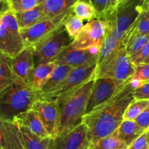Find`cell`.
Segmentation results:
<instances>
[{"label":"cell","mask_w":149,"mask_h":149,"mask_svg":"<svg viewBox=\"0 0 149 149\" xmlns=\"http://www.w3.org/2000/svg\"><path fill=\"white\" fill-rule=\"evenodd\" d=\"M139 84H135L131 80L114 97L83 117L90 145L112 135L118 129L128 106L135 100L133 91Z\"/></svg>","instance_id":"cell-1"},{"label":"cell","mask_w":149,"mask_h":149,"mask_svg":"<svg viewBox=\"0 0 149 149\" xmlns=\"http://www.w3.org/2000/svg\"><path fill=\"white\" fill-rule=\"evenodd\" d=\"M39 100V92L22 80L0 92V120L14 121L19 114L32 109Z\"/></svg>","instance_id":"cell-2"},{"label":"cell","mask_w":149,"mask_h":149,"mask_svg":"<svg viewBox=\"0 0 149 149\" xmlns=\"http://www.w3.org/2000/svg\"><path fill=\"white\" fill-rule=\"evenodd\" d=\"M95 77L79 88L58 97L60 110V125L58 134L74 127L82 122L86 115L87 103L91 95Z\"/></svg>","instance_id":"cell-3"},{"label":"cell","mask_w":149,"mask_h":149,"mask_svg":"<svg viewBox=\"0 0 149 149\" xmlns=\"http://www.w3.org/2000/svg\"><path fill=\"white\" fill-rule=\"evenodd\" d=\"M146 1L123 0L102 21L106 31L116 39L122 41L127 31L145 8Z\"/></svg>","instance_id":"cell-4"},{"label":"cell","mask_w":149,"mask_h":149,"mask_svg":"<svg viewBox=\"0 0 149 149\" xmlns=\"http://www.w3.org/2000/svg\"><path fill=\"white\" fill-rule=\"evenodd\" d=\"M135 68L136 66L132 64L127 54L125 46L122 45L107 59L97 65L95 79L108 78L127 81L133 77Z\"/></svg>","instance_id":"cell-5"},{"label":"cell","mask_w":149,"mask_h":149,"mask_svg":"<svg viewBox=\"0 0 149 149\" xmlns=\"http://www.w3.org/2000/svg\"><path fill=\"white\" fill-rule=\"evenodd\" d=\"M25 47L15 13L11 10L1 13L0 53L14 58Z\"/></svg>","instance_id":"cell-6"},{"label":"cell","mask_w":149,"mask_h":149,"mask_svg":"<svg viewBox=\"0 0 149 149\" xmlns=\"http://www.w3.org/2000/svg\"><path fill=\"white\" fill-rule=\"evenodd\" d=\"M97 65V57H96L81 66L74 68L58 87L39 100H56L58 97L81 87L87 81L95 77Z\"/></svg>","instance_id":"cell-7"},{"label":"cell","mask_w":149,"mask_h":149,"mask_svg":"<svg viewBox=\"0 0 149 149\" xmlns=\"http://www.w3.org/2000/svg\"><path fill=\"white\" fill-rule=\"evenodd\" d=\"M73 41L74 39L69 36L63 24L52 34L33 47L34 56L37 58V65L52 62Z\"/></svg>","instance_id":"cell-8"},{"label":"cell","mask_w":149,"mask_h":149,"mask_svg":"<svg viewBox=\"0 0 149 149\" xmlns=\"http://www.w3.org/2000/svg\"><path fill=\"white\" fill-rule=\"evenodd\" d=\"M130 81L131 79L127 81H119L108 78L95 79L87 103L86 114L91 113L111 100Z\"/></svg>","instance_id":"cell-9"},{"label":"cell","mask_w":149,"mask_h":149,"mask_svg":"<svg viewBox=\"0 0 149 149\" xmlns=\"http://www.w3.org/2000/svg\"><path fill=\"white\" fill-rule=\"evenodd\" d=\"M72 12L71 10L58 17L42 20L28 29L20 30L25 47H34L48 37L63 24L65 19Z\"/></svg>","instance_id":"cell-10"},{"label":"cell","mask_w":149,"mask_h":149,"mask_svg":"<svg viewBox=\"0 0 149 149\" xmlns=\"http://www.w3.org/2000/svg\"><path fill=\"white\" fill-rule=\"evenodd\" d=\"M106 33V24L99 19L87 22L83 26L71 46L77 49H87L93 47L100 48Z\"/></svg>","instance_id":"cell-11"},{"label":"cell","mask_w":149,"mask_h":149,"mask_svg":"<svg viewBox=\"0 0 149 149\" xmlns=\"http://www.w3.org/2000/svg\"><path fill=\"white\" fill-rule=\"evenodd\" d=\"M90 145L88 131L83 122L52 138L50 149H83Z\"/></svg>","instance_id":"cell-12"},{"label":"cell","mask_w":149,"mask_h":149,"mask_svg":"<svg viewBox=\"0 0 149 149\" xmlns=\"http://www.w3.org/2000/svg\"><path fill=\"white\" fill-rule=\"evenodd\" d=\"M32 109L39 114L49 137L55 138L58 133L60 125V110L56 100H38Z\"/></svg>","instance_id":"cell-13"},{"label":"cell","mask_w":149,"mask_h":149,"mask_svg":"<svg viewBox=\"0 0 149 149\" xmlns=\"http://www.w3.org/2000/svg\"><path fill=\"white\" fill-rule=\"evenodd\" d=\"M99 50L100 48L97 47H93L87 49H77L70 45L63 49L52 62L56 65L78 68L97 57Z\"/></svg>","instance_id":"cell-14"},{"label":"cell","mask_w":149,"mask_h":149,"mask_svg":"<svg viewBox=\"0 0 149 149\" xmlns=\"http://www.w3.org/2000/svg\"><path fill=\"white\" fill-rule=\"evenodd\" d=\"M34 48L26 47L15 58L12 60L13 70L17 79L29 84V80L35 68Z\"/></svg>","instance_id":"cell-15"},{"label":"cell","mask_w":149,"mask_h":149,"mask_svg":"<svg viewBox=\"0 0 149 149\" xmlns=\"http://www.w3.org/2000/svg\"><path fill=\"white\" fill-rule=\"evenodd\" d=\"M14 122L19 126L24 127L33 134L39 138H48L49 134L47 132L39 114L33 109H30L16 116Z\"/></svg>","instance_id":"cell-16"},{"label":"cell","mask_w":149,"mask_h":149,"mask_svg":"<svg viewBox=\"0 0 149 149\" xmlns=\"http://www.w3.org/2000/svg\"><path fill=\"white\" fill-rule=\"evenodd\" d=\"M1 149H22L19 126L14 121L0 120Z\"/></svg>","instance_id":"cell-17"},{"label":"cell","mask_w":149,"mask_h":149,"mask_svg":"<svg viewBox=\"0 0 149 149\" xmlns=\"http://www.w3.org/2000/svg\"><path fill=\"white\" fill-rule=\"evenodd\" d=\"M19 133L22 149H50L51 148L52 141L51 137L39 138L27 128L21 126H19Z\"/></svg>","instance_id":"cell-18"},{"label":"cell","mask_w":149,"mask_h":149,"mask_svg":"<svg viewBox=\"0 0 149 149\" xmlns=\"http://www.w3.org/2000/svg\"><path fill=\"white\" fill-rule=\"evenodd\" d=\"M147 34H149V10L146 4L144 10L124 36L122 43L126 46L136 36Z\"/></svg>","instance_id":"cell-19"},{"label":"cell","mask_w":149,"mask_h":149,"mask_svg":"<svg viewBox=\"0 0 149 149\" xmlns=\"http://www.w3.org/2000/svg\"><path fill=\"white\" fill-rule=\"evenodd\" d=\"M54 62L43 63L35 67L29 80V84L36 91H40L56 67Z\"/></svg>","instance_id":"cell-20"},{"label":"cell","mask_w":149,"mask_h":149,"mask_svg":"<svg viewBox=\"0 0 149 149\" xmlns=\"http://www.w3.org/2000/svg\"><path fill=\"white\" fill-rule=\"evenodd\" d=\"M79 0H47L43 5L44 20L54 18L72 10Z\"/></svg>","instance_id":"cell-21"},{"label":"cell","mask_w":149,"mask_h":149,"mask_svg":"<svg viewBox=\"0 0 149 149\" xmlns=\"http://www.w3.org/2000/svg\"><path fill=\"white\" fill-rule=\"evenodd\" d=\"M73 68H74L68 65H57L49 79L47 81L40 91H39V99L42 98L43 96L49 94L57 87H58L66 78L68 74L71 72Z\"/></svg>","instance_id":"cell-22"},{"label":"cell","mask_w":149,"mask_h":149,"mask_svg":"<svg viewBox=\"0 0 149 149\" xmlns=\"http://www.w3.org/2000/svg\"><path fill=\"white\" fill-rule=\"evenodd\" d=\"M146 131L134 120H124L115 132L119 138L129 146Z\"/></svg>","instance_id":"cell-23"},{"label":"cell","mask_w":149,"mask_h":149,"mask_svg":"<svg viewBox=\"0 0 149 149\" xmlns=\"http://www.w3.org/2000/svg\"><path fill=\"white\" fill-rule=\"evenodd\" d=\"M20 30L26 29L44 20L43 5L38 4L34 8L23 13H15Z\"/></svg>","instance_id":"cell-24"},{"label":"cell","mask_w":149,"mask_h":149,"mask_svg":"<svg viewBox=\"0 0 149 149\" xmlns=\"http://www.w3.org/2000/svg\"><path fill=\"white\" fill-rule=\"evenodd\" d=\"M12 60L13 58L0 53V92L17 79L13 72Z\"/></svg>","instance_id":"cell-25"},{"label":"cell","mask_w":149,"mask_h":149,"mask_svg":"<svg viewBox=\"0 0 149 149\" xmlns=\"http://www.w3.org/2000/svg\"><path fill=\"white\" fill-rule=\"evenodd\" d=\"M122 45L123 43L122 41L116 39L106 31V36H105V39L100 47L98 55H97V65L107 59L113 52H116Z\"/></svg>","instance_id":"cell-26"},{"label":"cell","mask_w":149,"mask_h":149,"mask_svg":"<svg viewBox=\"0 0 149 149\" xmlns=\"http://www.w3.org/2000/svg\"><path fill=\"white\" fill-rule=\"evenodd\" d=\"M73 13L83 20L97 19L95 9L87 0H79L72 7Z\"/></svg>","instance_id":"cell-27"},{"label":"cell","mask_w":149,"mask_h":149,"mask_svg":"<svg viewBox=\"0 0 149 149\" xmlns=\"http://www.w3.org/2000/svg\"><path fill=\"white\" fill-rule=\"evenodd\" d=\"M128 146L119 138L116 132L112 135L91 144L89 149H127Z\"/></svg>","instance_id":"cell-28"},{"label":"cell","mask_w":149,"mask_h":149,"mask_svg":"<svg viewBox=\"0 0 149 149\" xmlns=\"http://www.w3.org/2000/svg\"><path fill=\"white\" fill-rule=\"evenodd\" d=\"M95 9L97 19L103 20L116 7L113 0H87Z\"/></svg>","instance_id":"cell-29"},{"label":"cell","mask_w":149,"mask_h":149,"mask_svg":"<svg viewBox=\"0 0 149 149\" xmlns=\"http://www.w3.org/2000/svg\"><path fill=\"white\" fill-rule=\"evenodd\" d=\"M149 100H134L128 106L125 116L124 120H135L137 117L145 110L148 106Z\"/></svg>","instance_id":"cell-30"},{"label":"cell","mask_w":149,"mask_h":149,"mask_svg":"<svg viewBox=\"0 0 149 149\" xmlns=\"http://www.w3.org/2000/svg\"><path fill=\"white\" fill-rule=\"evenodd\" d=\"M63 24L65 28V30L67 31L69 36L73 39L77 37V35L82 29L83 26H84L83 23V20L76 16L73 13V12L67 17Z\"/></svg>","instance_id":"cell-31"},{"label":"cell","mask_w":149,"mask_h":149,"mask_svg":"<svg viewBox=\"0 0 149 149\" xmlns=\"http://www.w3.org/2000/svg\"><path fill=\"white\" fill-rule=\"evenodd\" d=\"M8 4L14 13H23L36 7L38 0H8Z\"/></svg>","instance_id":"cell-32"},{"label":"cell","mask_w":149,"mask_h":149,"mask_svg":"<svg viewBox=\"0 0 149 149\" xmlns=\"http://www.w3.org/2000/svg\"><path fill=\"white\" fill-rule=\"evenodd\" d=\"M149 42V34L141 35L134 38L125 46L127 54L128 56L131 57L141 50Z\"/></svg>","instance_id":"cell-33"},{"label":"cell","mask_w":149,"mask_h":149,"mask_svg":"<svg viewBox=\"0 0 149 149\" xmlns=\"http://www.w3.org/2000/svg\"><path fill=\"white\" fill-rule=\"evenodd\" d=\"M132 81L142 83L149 81V64L142 63L137 65Z\"/></svg>","instance_id":"cell-34"},{"label":"cell","mask_w":149,"mask_h":149,"mask_svg":"<svg viewBox=\"0 0 149 149\" xmlns=\"http://www.w3.org/2000/svg\"><path fill=\"white\" fill-rule=\"evenodd\" d=\"M135 100H149V81L140 83L133 91Z\"/></svg>","instance_id":"cell-35"},{"label":"cell","mask_w":149,"mask_h":149,"mask_svg":"<svg viewBox=\"0 0 149 149\" xmlns=\"http://www.w3.org/2000/svg\"><path fill=\"white\" fill-rule=\"evenodd\" d=\"M149 57V42L140 51H138L135 55L130 57L131 62L134 65L142 64L145 62L146 60Z\"/></svg>","instance_id":"cell-36"},{"label":"cell","mask_w":149,"mask_h":149,"mask_svg":"<svg viewBox=\"0 0 149 149\" xmlns=\"http://www.w3.org/2000/svg\"><path fill=\"white\" fill-rule=\"evenodd\" d=\"M127 149H149V135L148 131L137 138L128 146Z\"/></svg>","instance_id":"cell-37"},{"label":"cell","mask_w":149,"mask_h":149,"mask_svg":"<svg viewBox=\"0 0 149 149\" xmlns=\"http://www.w3.org/2000/svg\"><path fill=\"white\" fill-rule=\"evenodd\" d=\"M135 122L141 128L148 130L149 129V104L145 110L135 119Z\"/></svg>","instance_id":"cell-38"},{"label":"cell","mask_w":149,"mask_h":149,"mask_svg":"<svg viewBox=\"0 0 149 149\" xmlns=\"http://www.w3.org/2000/svg\"><path fill=\"white\" fill-rule=\"evenodd\" d=\"M113 3H114L115 5L117 6L118 4H119V3L122 2V1H123V0H113Z\"/></svg>","instance_id":"cell-39"},{"label":"cell","mask_w":149,"mask_h":149,"mask_svg":"<svg viewBox=\"0 0 149 149\" xmlns=\"http://www.w3.org/2000/svg\"><path fill=\"white\" fill-rule=\"evenodd\" d=\"M47 0H38V4H42L45 3Z\"/></svg>","instance_id":"cell-40"},{"label":"cell","mask_w":149,"mask_h":149,"mask_svg":"<svg viewBox=\"0 0 149 149\" xmlns=\"http://www.w3.org/2000/svg\"><path fill=\"white\" fill-rule=\"evenodd\" d=\"M146 4L147 8H148V10H149V0H146Z\"/></svg>","instance_id":"cell-41"},{"label":"cell","mask_w":149,"mask_h":149,"mask_svg":"<svg viewBox=\"0 0 149 149\" xmlns=\"http://www.w3.org/2000/svg\"><path fill=\"white\" fill-rule=\"evenodd\" d=\"M143 63H148V64H149V57H148V58H147L145 62H144Z\"/></svg>","instance_id":"cell-42"},{"label":"cell","mask_w":149,"mask_h":149,"mask_svg":"<svg viewBox=\"0 0 149 149\" xmlns=\"http://www.w3.org/2000/svg\"><path fill=\"white\" fill-rule=\"evenodd\" d=\"M90 145H89V146H86V147H84V148H83V149H89V148H90Z\"/></svg>","instance_id":"cell-43"},{"label":"cell","mask_w":149,"mask_h":149,"mask_svg":"<svg viewBox=\"0 0 149 149\" xmlns=\"http://www.w3.org/2000/svg\"><path fill=\"white\" fill-rule=\"evenodd\" d=\"M147 131H148V135H149V129H148V130H147Z\"/></svg>","instance_id":"cell-44"},{"label":"cell","mask_w":149,"mask_h":149,"mask_svg":"<svg viewBox=\"0 0 149 149\" xmlns=\"http://www.w3.org/2000/svg\"><path fill=\"white\" fill-rule=\"evenodd\" d=\"M143 1H146V0H143Z\"/></svg>","instance_id":"cell-45"}]
</instances>
